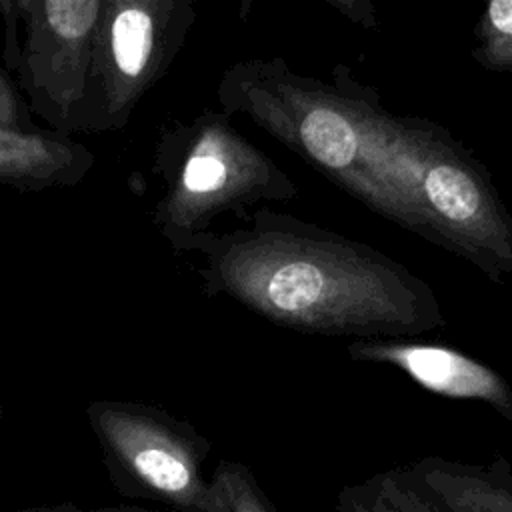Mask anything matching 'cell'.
<instances>
[{"instance_id": "cell-8", "label": "cell", "mask_w": 512, "mask_h": 512, "mask_svg": "<svg viewBox=\"0 0 512 512\" xmlns=\"http://www.w3.org/2000/svg\"><path fill=\"white\" fill-rule=\"evenodd\" d=\"M88 146L70 136L0 128V186L44 192L80 184L94 166Z\"/></svg>"}, {"instance_id": "cell-3", "label": "cell", "mask_w": 512, "mask_h": 512, "mask_svg": "<svg viewBox=\"0 0 512 512\" xmlns=\"http://www.w3.org/2000/svg\"><path fill=\"white\" fill-rule=\"evenodd\" d=\"M86 420L120 496L172 512H230L214 472L204 476L212 442L190 422L134 400H92Z\"/></svg>"}, {"instance_id": "cell-5", "label": "cell", "mask_w": 512, "mask_h": 512, "mask_svg": "<svg viewBox=\"0 0 512 512\" xmlns=\"http://www.w3.org/2000/svg\"><path fill=\"white\" fill-rule=\"evenodd\" d=\"M194 22L192 0H102L80 132L122 130Z\"/></svg>"}, {"instance_id": "cell-10", "label": "cell", "mask_w": 512, "mask_h": 512, "mask_svg": "<svg viewBox=\"0 0 512 512\" xmlns=\"http://www.w3.org/2000/svg\"><path fill=\"white\" fill-rule=\"evenodd\" d=\"M214 476L222 484L230 512H278L246 464L220 460Z\"/></svg>"}, {"instance_id": "cell-4", "label": "cell", "mask_w": 512, "mask_h": 512, "mask_svg": "<svg viewBox=\"0 0 512 512\" xmlns=\"http://www.w3.org/2000/svg\"><path fill=\"white\" fill-rule=\"evenodd\" d=\"M102 0H0L6 68L50 132L82 130Z\"/></svg>"}, {"instance_id": "cell-2", "label": "cell", "mask_w": 512, "mask_h": 512, "mask_svg": "<svg viewBox=\"0 0 512 512\" xmlns=\"http://www.w3.org/2000/svg\"><path fill=\"white\" fill-rule=\"evenodd\" d=\"M152 172L162 184L152 224L176 254H186L190 242L212 232V224L224 214H236L244 222L264 204L298 194L290 176L220 108L164 126Z\"/></svg>"}, {"instance_id": "cell-6", "label": "cell", "mask_w": 512, "mask_h": 512, "mask_svg": "<svg viewBox=\"0 0 512 512\" xmlns=\"http://www.w3.org/2000/svg\"><path fill=\"white\" fill-rule=\"evenodd\" d=\"M378 480L402 512H512V474L502 458L490 466L426 458Z\"/></svg>"}, {"instance_id": "cell-14", "label": "cell", "mask_w": 512, "mask_h": 512, "mask_svg": "<svg viewBox=\"0 0 512 512\" xmlns=\"http://www.w3.org/2000/svg\"><path fill=\"white\" fill-rule=\"evenodd\" d=\"M2 420H4V406H2V400H0V424H2Z\"/></svg>"}, {"instance_id": "cell-12", "label": "cell", "mask_w": 512, "mask_h": 512, "mask_svg": "<svg viewBox=\"0 0 512 512\" xmlns=\"http://www.w3.org/2000/svg\"><path fill=\"white\" fill-rule=\"evenodd\" d=\"M0 128L10 130H34L30 124V118L22 114V104L6 78V74L0 68Z\"/></svg>"}, {"instance_id": "cell-7", "label": "cell", "mask_w": 512, "mask_h": 512, "mask_svg": "<svg viewBox=\"0 0 512 512\" xmlns=\"http://www.w3.org/2000/svg\"><path fill=\"white\" fill-rule=\"evenodd\" d=\"M348 354L356 360L392 364L430 392L482 400L512 420V390L502 376L458 350L436 344L358 340L348 346Z\"/></svg>"}, {"instance_id": "cell-9", "label": "cell", "mask_w": 512, "mask_h": 512, "mask_svg": "<svg viewBox=\"0 0 512 512\" xmlns=\"http://www.w3.org/2000/svg\"><path fill=\"white\" fill-rule=\"evenodd\" d=\"M478 60L488 68L512 70V0H492L478 28Z\"/></svg>"}, {"instance_id": "cell-13", "label": "cell", "mask_w": 512, "mask_h": 512, "mask_svg": "<svg viewBox=\"0 0 512 512\" xmlns=\"http://www.w3.org/2000/svg\"><path fill=\"white\" fill-rule=\"evenodd\" d=\"M16 512H158L142 506H94V508H82L72 502H62V504H36V506H26Z\"/></svg>"}, {"instance_id": "cell-11", "label": "cell", "mask_w": 512, "mask_h": 512, "mask_svg": "<svg viewBox=\"0 0 512 512\" xmlns=\"http://www.w3.org/2000/svg\"><path fill=\"white\" fill-rule=\"evenodd\" d=\"M336 512H402L386 494L378 476L366 484L346 486L336 500Z\"/></svg>"}, {"instance_id": "cell-1", "label": "cell", "mask_w": 512, "mask_h": 512, "mask_svg": "<svg viewBox=\"0 0 512 512\" xmlns=\"http://www.w3.org/2000/svg\"><path fill=\"white\" fill-rule=\"evenodd\" d=\"M208 296L290 330L322 336L410 334L440 324L426 284L372 248L270 208L194 238Z\"/></svg>"}]
</instances>
